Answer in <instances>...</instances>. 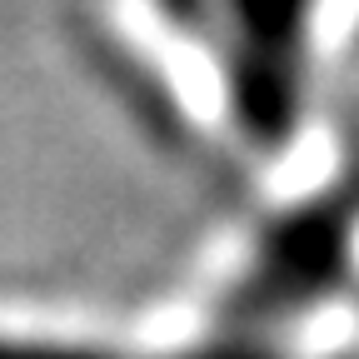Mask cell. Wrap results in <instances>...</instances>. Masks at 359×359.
Returning a JSON list of instances; mask_svg holds the SVG:
<instances>
[{
    "mask_svg": "<svg viewBox=\"0 0 359 359\" xmlns=\"http://www.w3.org/2000/svg\"><path fill=\"white\" fill-rule=\"evenodd\" d=\"M354 15L359 0H90L85 35L160 145L245 200L334 125Z\"/></svg>",
    "mask_w": 359,
    "mask_h": 359,
    "instance_id": "1",
    "label": "cell"
}]
</instances>
